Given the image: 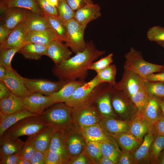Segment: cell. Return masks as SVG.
Wrapping results in <instances>:
<instances>
[{
	"label": "cell",
	"mask_w": 164,
	"mask_h": 164,
	"mask_svg": "<svg viewBox=\"0 0 164 164\" xmlns=\"http://www.w3.org/2000/svg\"><path fill=\"white\" fill-rule=\"evenodd\" d=\"M105 52L97 49L91 41L86 43L83 51L55 65L52 69L53 74L60 80L69 82L78 79L84 80L88 75L90 64Z\"/></svg>",
	"instance_id": "1"
},
{
	"label": "cell",
	"mask_w": 164,
	"mask_h": 164,
	"mask_svg": "<svg viewBox=\"0 0 164 164\" xmlns=\"http://www.w3.org/2000/svg\"><path fill=\"white\" fill-rule=\"evenodd\" d=\"M113 87L114 89L125 93L137 107L138 112L142 114L149 96L143 78L130 70L124 69L122 78Z\"/></svg>",
	"instance_id": "2"
},
{
	"label": "cell",
	"mask_w": 164,
	"mask_h": 164,
	"mask_svg": "<svg viewBox=\"0 0 164 164\" xmlns=\"http://www.w3.org/2000/svg\"><path fill=\"white\" fill-rule=\"evenodd\" d=\"M50 125L41 114H36L19 121L7 129L2 135L13 139L24 135L32 136Z\"/></svg>",
	"instance_id": "3"
},
{
	"label": "cell",
	"mask_w": 164,
	"mask_h": 164,
	"mask_svg": "<svg viewBox=\"0 0 164 164\" xmlns=\"http://www.w3.org/2000/svg\"><path fill=\"white\" fill-rule=\"evenodd\" d=\"M45 121L56 129L67 132L75 125L72 119V108L64 103L55 104L41 114Z\"/></svg>",
	"instance_id": "4"
},
{
	"label": "cell",
	"mask_w": 164,
	"mask_h": 164,
	"mask_svg": "<svg viewBox=\"0 0 164 164\" xmlns=\"http://www.w3.org/2000/svg\"><path fill=\"white\" fill-rule=\"evenodd\" d=\"M126 59L124 69L130 70L140 76L144 79L149 75L162 71L164 66L147 62L143 58L141 52L132 47L125 55Z\"/></svg>",
	"instance_id": "5"
},
{
	"label": "cell",
	"mask_w": 164,
	"mask_h": 164,
	"mask_svg": "<svg viewBox=\"0 0 164 164\" xmlns=\"http://www.w3.org/2000/svg\"><path fill=\"white\" fill-rule=\"evenodd\" d=\"M96 102L82 103L71 107L73 121L75 126L82 127L99 124L102 117Z\"/></svg>",
	"instance_id": "6"
},
{
	"label": "cell",
	"mask_w": 164,
	"mask_h": 164,
	"mask_svg": "<svg viewBox=\"0 0 164 164\" xmlns=\"http://www.w3.org/2000/svg\"><path fill=\"white\" fill-rule=\"evenodd\" d=\"M66 132L56 129L45 153L46 164H67L68 156L66 143Z\"/></svg>",
	"instance_id": "7"
},
{
	"label": "cell",
	"mask_w": 164,
	"mask_h": 164,
	"mask_svg": "<svg viewBox=\"0 0 164 164\" xmlns=\"http://www.w3.org/2000/svg\"><path fill=\"white\" fill-rule=\"evenodd\" d=\"M111 101L116 116L121 120L130 122L138 113L137 107L128 95L113 87L111 92Z\"/></svg>",
	"instance_id": "8"
},
{
	"label": "cell",
	"mask_w": 164,
	"mask_h": 164,
	"mask_svg": "<svg viewBox=\"0 0 164 164\" xmlns=\"http://www.w3.org/2000/svg\"><path fill=\"white\" fill-rule=\"evenodd\" d=\"M67 31L68 42L65 44L75 54L83 51L86 46L84 38L86 27L80 24L73 19L64 22Z\"/></svg>",
	"instance_id": "9"
},
{
	"label": "cell",
	"mask_w": 164,
	"mask_h": 164,
	"mask_svg": "<svg viewBox=\"0 0 164 164\" xmlns=\"http://www.w3.org/2000/svg\"><path fill=\"white\" fill-rule=\"evenodd\" d=\"M27 89L31 93L50 96L57 92L68 82L59 80L53 81L45 79H30L22 77Z\"/></svg>",
	"instance_id": "10"
},
{
	"label": "cell",
	"mask_w": 164,
	"mask_h": 164,
	"mask_svg": "<svg viewBox=\"0 0 164 164\" xmlns=\"http://www.w3.org/2000/svg\"><path fill=\"white\" fill-rule=\"evenodd\" d=\"M86 142L80 127L75 126L66 132V143L68 156L67 162L84 150Z\"/></svg>",
	"instance_id": "11"
},
{
	"label": "cell",
	"mask_w": 164,
	"mask_h": 164,
	"mask_svg": "<svg viewBox=\"0 0 164 164\" xmlns=\"http://www.w3.org/2000/svg\"><path fill=\"white\" fill-rule=\"evenodd\" d=\"M30 10L20 8H12L1 11L3 14L0 18V24L12 30L26 20Z\"/></svg>",
	"instance_id": "12"
},
{
	"label": "cell",
	"mask_w": 164,
	"mask_h": 164,
	"mask_svg": "<svg viewBox=\"0 0 164 164\" xmlns=\"http://www.w3.org/2000/svg\"><path fill=\"white\" fill-rule=\"evenodd\" d=\"M22 98L26 109L33 114H41L46 109L54 104L50 96L38 93H32Z\"/></svg>",
	"instance_id": "13"
},
{
	"label": "cell",
	"mask_w": 164,
	"mask_h": 164,
	"mask_svg": "<svg viewBox=\"0 0 164 164\" xmlns=\"http://www.w3.org/2000/svg\"><path fill=\"white\" fill-rule=\"evenodd\" d=\"M157 135L154 125H150L148 132L144 136L142 142L132 154L134 164H150L149 151L151 144Z\"/></svg>",
	"instance_id": "14"
},
{
	"label": "cell",
	"mask_w": 164,
	"mask_h": 164,
	"mask_svg": "<svg viewBox=\"0 0 164 164\" xmlns=\"http://www.w3.org/2000/svg\"><path fill=\"white\" fill-rule=\"evenodd\" d=\"M2 81L12 93L17 96L24 97L32 93L26 87L22 77L13 69L7 70Z\"/></svg>",
	"instance_id": "15"
},
{
	"label": "cell",
	"mask_w": 164,
	"mask_h": 164,
	"mask_svg": "<svg viewBox=\"0 0 164 164\" xmlns=\"http://www.w3.org/2000/svg\"><path fill=\"white\" fill-rule=\"evenodd\" d=\"M102 83L96 75L90 81L85 82L76 88L65 103L72 107L87 99L94 90Z\"/></svg>",
	"instance_id": "16"
},
{
	"label": "cell",
	"mask_w": 164,
	"mask_h": 164,
	"mask_svg": "<svg viewBox=\"0 0 164 164\" xmlns=\"http://www.w3.org/2000/svg\"><path fill=\"white\" fill-rule=\"evenodd\" d=\"M59 39L54 40L47 45L46 56L50 58L55 65L69 59L72 53L65 44Z\"/></svg>",
	"instance_id": "17"
},
{
	"label": "cell",
	"mask_w": 164,
	"mask_h": 164,
	"mask_svg": "<svg viewBox=\"0 0 164 164\" xmlns=\"http://www.w3.org/2000/svg\"><path fill=\"white\" fill-rule=\"evenodd\" d=\"M99 124L108 136L130 132V122L115 118H102Z\"/></svg>",
	"instance_id": "18"
},
{
	"label": "cell",
	"mask_w": 164,
	"mask_h": 164,
	"mask_svg": "<svg viewBox=\"0 0 164 164\" xmlns=\"http://www.w3.org/2000/svg\"><path fill=\"white\" fill-rule=\"evenodd\" d=\"M101 15L100 6L93 3L75 11L74 19L80 24L86 27L89 22L97 19Z\"/></svg>",
	"instance_id": "19"
},
{
	"label": "cell",
	"mask_w": 164,
	"mask_h": 164,
	"mask_svg": "<svg viewBox=\"0 0 164 164\" xmlns=\"http://www.w3.org/2000/svg\"><path fill=\"white\" fill-rule=\"evenodd\" d=\"M26 110L22 98L12 93L0 99V113L9 114Z\"/></svg>",
	"instance_id": "20"
},
{
	"label": "cell",
	"mask_w": 164,
	"mask_h": 164,
	"mask_svg": "<svg viewBox=\"0 0 164 164\" xmlns=\"http://www.w3.org/2000/svg\"><path fill=\"white\" fill-rule=\"evenodd\" d=\"M24 26L25 37L31 32L43 31L51 28L44 15L37 14L30 11L26 20L24 22Z\"/></svg>",
	"instance_id": "21"
},
{
	"label": "cell",
	"mask_w": 164,
	"mask_h": 164,
	"mask_svg": "<svg viewBox=\"0 0 164 164\" xmlns=\"http://www.w3.org/2000/svg\"><path fill=\"white\" fill-rule=\"evenodd\" d=\"M85 82L79 80L68 82L59 90L50 96L52 102L54 104L66 102L75 90Z\"/></svg>",
	"instance_id": "22"
},
{
	"label": "cell",
	"mask_w": 164,
	"mask_h": 164,
	"mask_svg": "<svg viewBox=\"0 0 164 164\" xmlns=\"http://www.w3.org/2000/svg\"><path fill=\"white\" fill-rule=\"evenodd\" d=\"M60 40L54 31L49 28L40 31H33L29 32L25 37L26 43L47 45L51 42Z\"/></svg>",
	"instance_id": "23"
},
{
	"label": "cell",
	"mask_w": 164,
	"mask_h": 164,
	"mask_svg": "<svg viewBox=\"0 0 164 164\" xmlns=\"http://www.w3.org/2000/svg\"><path fill=\"white\" fill-rule=\"evenodd\" d=\"M24 22L19 24L12 31L6 40L0 44V48H20L26 43Z\"/></svg>",
	"instance_id": "24"
},
{
	"label": "cell",
	"mask_w": 164,
	"mask_h": 164,
	"mask_svg": "<svg viewBox=\"0 0 164 164\" xmlns=\"http://www.w3.org/2000/svg\"><path fill=\"white\" fill-rule=\"evenodd\" d=\"M56 129L54 125H51L36 134L30 136L36 150L45 153L49 148L52 138Z\"/></svg>",
	"instance_id": "25"
},
{
	"label": "cell",
	"mask_w": 164,
	"mask_h": 164,
	"mask_svg": "<svg viewBox=\"0 0 164 164\" xmlns=\"http://www.w3.org/2000/svg\"><path fill=\"white\" fill-rule=\"evenodd\" d=\"M109 136L114 138L122 151L131 154L138 148L142 142L137 139L130 132L112 135Z\"/></svg>",
	"instance_id": "26"
},
{
	"label": "cell",
	"mask_w": 164,
	"mask_h": 164,
	"mask_svg": "<svg viewBox=\"0 0 164 164\" xmlns=\"http://www.w3.org/2000/svg\"><path fill=\"white\" fill-rule=\"evenodd\" d=\"M146 106L142 114L150 125H154L162 114L157 98L148 94Z\"/></svg>",
	"instance_id": "27"
},
{
	"label": "cell",
	"mask_w": 164,
	"mask_h": 164,
	"mask_svg": "<svg viewBox=\"0 0 164 164\" xmlns=\"http://www.w3.org/2000/svg\"><path fill=\"white\" fill-rule=\"evenodd\" d=\"M38 114H33L27 110L9 114L0 113V136L11 126L25 118Z\"/></svg>",
	"instance_id": "28"
},
{
	"label": "cell",
	"mask_w": 164,
	"mask_h": 164,
	"mask_svg": "<svg viewBox=\"0 0 164 164\" xmlns=\"http://www.w3.org/2000/svg\"><path fill=\"white\" fill-rule=\"evenodd\" d=\"M150 126L142 115L138 112L130 121V132L138 140L142 142Z\"/></svg>",
	"instance_id": "29"
},
{
	"label": "cell",
	"mask_w": 164,
	"mask_h": 164,
	"mask_svg": "<svg viewBox=\"0 0 164 164\" xmlns=\"http://www.w3.org/2000/svg\"><path fill=\"white\" fill-rule=\"evenodd\" d=\"M15 7L26 9L35 13L44 15L35 0H0V11Z\"/></svg>",
	"instance_id": "30"
},
{
	"label": "cell",
	"mask_w": 164,
	"mask_h": 164,
	"mask_svg": "<svg viewBox=\"0 0 164 164\" xmlns=\"http://www.w3.org/2000/svg\"><path fill=\"white\" fill-rule=\"evenodd\" d=\"M24 143L19 138H11L0 136V156H6L20 152Z\"/></svg>",
	"instance_id": "31"
},
{
	"label": "cell",
	"mask_w": 164,
	"mask_h": 164,
	"mask_svg": "<svg viewBox=\"0 0 164 164\" xmlns=\"http://www.w3.org/2000/svg\"><path fill=\"white\" fill-rule=\"evenodd\" d=\"M47 45L26 43L19 50L18 53L26 59L35 60H40L46 55Z\"/></svg>",
	"instance_id": "32"
},
{
	"label": "cell",
	"mask_w": 164,
	"mask_h": 164,
	"mask_svg": "<svg viewBox=\"0 0 164 164\" xmlns=\"http://www.w3.org/2000/svg\"><path fill=\"white\" fill-rule=\"evenodd\" d=\"M86 141L103 142L109 140L110 136L106 135L99 124L80 127Z\"/></svg>",
	"instance_id": "33"
},
{
	"label": "cell",
	"mask_w": 164,
	"mask_h": 164,
	"mask_svg": "<svg viewBox=\"0 0 164 164\" xmlns=\"http://www.w3.org/2000/svg\"><path fill=\"white\" fill-rule=\"evenodd\" d=\"M113 87L104 93L97 100L96 104L102 118L116 117L111 101V92Z\"/></svg>",
	"instance_id": "34"
},
{
	"label": "cell",
	"mask_w": 164,
	"mask_h": 164,
	"mask_svg": "<svg viewBox=\"0 0 164 164\" xmlns=\"http://www.w3.org/2000/svg\"><path fill=\"white\" fill-rule=\"evenodd\" d=\"M115 139L111 136L107 141L101 142V152L103 156L112 161L114 164H117L121 154V151Z\"/></svg>",
	"instance_id": "35"
},
{
	"label": "cell",
	"mask_w": 164,
	"mask_h": 164,
	"mask_svg": "<svg viewBox=\"0 0 164 164\" xmlns=\"http://www.w3.org/2000/svg\"><path fill=\"white\" fill-rule=\"evenodd\" d=\"M51 28L55 32L59 39L65 42H68L67 31L64 22L58 17L51 15H44Z\"/></svg>",
	"instance_id": "36"
},
{
	"label": "cell",
	"mask_w": 164,
	"mask_h": 164,
	"mask_svg": "<svg viewBox=\"0 0 164 164\" xmlns=\"http://www.w3.org/2000/svg\"><path fill=\"white\" fill-rule=\"evenodd\" d=\"M164 149V136L157 135L149 152L150 164H157L160 155Z\"/></svg>",
	"instance_id": "37"
},
{
	"label": "cell",
	"mask_w": 164,
	"mask_h": 164,
	"mask_svg": "<svg viewBox=\"0 0 164 164\" xmlns=\"http://www.w3.org/2000/svg\"><path fill=\"white\" fill-rule=\"evenodd\" d=\"M86 141L85 150L87 155L92 164H98L99 161L103 156L101 152V142Z\"/></svg>",
	"instance_id": "38"
},
{
	"label": "cell",
	"mask_w": 164,
	"mask_h": 164,
	"mask_svg": "<svg viewBox=\"0 0 164 164\" xmlns=\"http://www.w3.org/2000/svg\"><path fill=\"white\" fill-rule=\"evenodd\" d=\"M117 68L114 64H110L103 70L97 73V76L101 82L107 83L113 87L115 84Z\"/></svg>",
	"instance_id": "39"
},
{
	"label": "cell",
	"mask_w": 164,
	"mask_h": 164,
	"mask_svg": "<svg viewBox=\"0 0 164 164\" xmlns=\"http://www.w3.org/2000/svg\"><path fill=\"white\" fill-rule=\"evenodd\" d=\"M56 7L58 17L64 22L74 18L75 11L69 6L66 0H58Z\"/></svg>",
	"instance_id": "40"
},
{
	"label": "cell",
	"mask_w": 164,
	"mask_h": 164,
	"mask_svg": "<svg viewBox=\"0 0 164 164\" xmlns=\"http://www.w3.org/2000/svg\"><path fill=\"white\" fill-rule=\"evenodd\" d=\"M21 48H0V66L4 67L7 70L12 69L11 63L12 59L15 54L18 52Z\"/></svg>",
	"instance_id": "41"
},
{
	"label": "cell",
	"mask_w": 164,
	"mask_h": 164,
	"mask_svg": "<svg viewBox=\"0 0 164 164\" xmlns=\"http://www.w3.org/2000/svg\"><path fill=\"white\" fill-rule=\"evenodd\" d=\"M144 85L148 93L156 97H164V83L152 82L144 80Z\"/></svg>",
	"instance_id": "42"
},
{
	"label": "cell",
	"mask_w": 164,
	"mask_h": 164,
	"mask_svg": "<svg viewBox=\"0 0 164 164\" xmlns=\"http://www.w3.org/2000/svg\"><path fill=\"white\" fill-rule=\"evenodd\" d=\"M36 150L32 137L28 136L20 152L21 157L30 161Z\"/></svg>",
	"instance_id": "43"
},
{
	"label": "cell",
	"mask_w": 164,
	"mask_h": 164,
	"mask_svg": "<svg viewBox=\"0 0 164 164\" xmlns=\"http://www.w3.org/2000/svg\"><path fill=\"white\" fill-rule=\"evenodd\" d=\"M113 54L111 53L99 60L92 63L88 69L95 71L97 73L105 68L113 62Z\"/></svg>",
	"instance_id": "44"
},
{
	"label": "cell",
	"mask_w": 164,
	"mask_h": 164,
	"mask_svg": "<svg viewBox=\"0 0 164 164\" xmlns=\"http://www.w3.org/2000/svg\"><path fill=\"white\" fill-rule=\"evenodd\" d=\"M147 37L150 41L157 42H164V28L155 26L149 29Z\"/></svg>",
	"instance_id": "45"
},
{
	"label": "cell",
	"mask_w": 164,
	"mask_h": 164,
	"mask_svg": "<svg viewBox=\"0 0 164 164\" xmlns=\"http://www.w3.org/2000/svg\"><path fill=\"white\" fill-rule=\"evenodd\" d=\"M44 15H51L58 17L57 7L49 5L46 0H35Z\"/></svg>",
	"instance_id": "46"
},
{
	"label": "cell",
	"mask_w": 164,
	"mask_h": 164,
	"mask_svg": "<svg viewBox=\"0 0 164 164\" xmlns=\"http://www.w3.org/2000/svg\"><path fill=\"white\" fill-rule=\"evenodd\" d=\"M90 164L92 163L84 150L78 155L69 161L67 164Z\"/></svg>",
	"instance_id": "47"
},
{
	"label": "cell",
	"mask_w": 164,
	"mask_h": 164,
	"mask_svg": "<svg viewBox=\"0 0 164 164\" xmlns=\"http://www.w3.org/2000/svg\"><path fill=\"white\" fill-rule=\"evenodd\" d=\"M21 158L20 152L6 156H0V164H17Z\"/></svg>",
	"instance_id": "48"
},
{
	"label": "cell",
	"mask_w": 164,
	"mask_h": 164,
	"mask_svg": "<svg viewBox=\"0 0 164 164\" xmlns=\"http://www.w3.org/2000/svg\"><path fill=\"white\" fill-rule=\"evenodd\" d=\"M67 2L74 11L86 5L93 3L92 0H66Z\"/></svg>",
	"instance_id": "49"
},
{
	"label": "cell",
	"mask_w": 164,
	"mask_h": 164,
	"mask_svg": "<svg viewBox=\"0 0 164 164\" xmlns=\"http://www.w3.org/2000/svg\"><path fill=\"white\" fill-rule=\"evenodd\" d=\"M30 161L31 164H46L45 153L36 149Z\"/></svg>",
	"instance_id": "50"
},
{
	"label": "cell",
	"mask_w": 164,
	"mask_h": 164,
	"mask_svg": "<svg viewBox=\"0 0 164 164\" xmlns=\"http://www.w3.org/2000/svg\"><path fill=\"white\" fill-rule=\"evenodd\" d=\"M117 164H134L132 154L122 151Z\"/></svg>",
	"instance_id": "51"
},
{
	"label": "cell",
	"mask_w": 164,
	"mask_h": 164,
	"mask_svg": "<svg viewBox=\"0 0 164 164\" xmlns=\"http://www.w3.org/2000/svg\"><path fill=\"white\" fill-rule=\"evenodd\" d=\"M144 80L150 82L164 83V72H161L156 74H151L147 76Z\"/></svg>",
	"instance_id": "52"
},
{
	"label": "cell",
	"mask_w": 164,
	"mask_h": 164,
	"mask_svg": "<svg viewBox=\"0 0 164 164\" xmlns=\"http://www.w3.org/2000/svg\"><path fill=\"white\" fill-rule=\"evenodd\" d=\"M154 125L157 135L164 136V116L162 114Z\"/></svg>",
	"instance_id": "53"
},
{
	"label": "cell",
	"mask_w": 164,
	"mask_h": 164,
	"mask_svg": "<svg viewBox=\"0 0 164 164\" xmlns=\"http://www.w3.org/2000/svg\"><path fill=\"white\" fill-rule=\"evenodd\" d=\"M12 30L8 29L4 25L0 24V44L5 42Z\"/></svg>",
	"instance_id": "54"
},
{
	"label": "cell",
	"mask_w": 164,
	"mask_h": 164,
	"mask_svg": "<svg viewBox=\"0 0 164 164\" xmlns=\"http://www.w3.org/2000/svg\"><path fill=\"white\" fill-rule=\"evenodd\" d=\"M12 93L10 90L2 81H0V99L9 96Z\"/></svg>",
	"instance_id": "55"
},
{
	"label": "cell",
	"mask_w": 164,
	"mask_h": 164,
	"mask_svg": "<svg viewBox=\"0 0 164 164\" xmlns=\"http://www.w3.org/2000/svg\"><path fill=\"white\" fill-rule=\"evenodd\" d=\"M98 164H114V163L109 158L103 156L99 161Z\"/></svg>",
	"instance_id": "56"
},
{
	"label": "cell",
	"mask_w": 164,
	"mask_h": 164,
	"mask_svg": "<svg viewBox=\"0 0 164 164\" xmlns=\"http://www.w3.org/2000/svg\"><path fill=\"white\" fill-rule=\"evenodd\" d=\"M156 97L158 100L162 114L164 116V97Z\"/></svg>",
	"instance_id": "57"
},
{
	"label": "cell",
	"mask_w": 164,
	"mask_h": 164,
	"mask_svg": "<svg viewBox=\"0 0 164 164\" xmlns=\"http://www.w3.org/2000/svg\"><path fill=\"white\" fill-rule=\"evenodd\" d=\"M7 70L4 67L0 66V81H2L5 75Z\"/></svg>",
	"instance_id": "58"
},
{
	"label": "cell",
	"mask_w": 164,
	"mask_h": 164,
	"mask_svg": "<svg viewBox=\"0 0 164 164\" xmlns=\"http://www.w3.org/2000/svg\"><path fill=\"white\" fill-rule=\"evenodd\" d=\"M47 3L50 5L57 7L58 0H46Z\"/></svg>",
	"instance_id": "59"
},
{
	"label": "cell",
	"mask_w": 164,
	"mask_h": 164,
	"mask_svg": "<svg viewBox=\"0 0 164 164\" xmlns=\"http://www.w3.org/2000/svg\"><path fill=\"white\" fill-rule=\"evenodd\" d=\"M157 164H164V149L160 155Z\"/></svg>",
	"instance_id": "60"
},
{
	"label": "cell",
	"mask_w": 164,
	"mask_h": 164,
	"mask_svg": "<svg viewBox=\"0 0 164 164\" xmlns=\"http://www.w3.org/2000/svg\"><path fill=\"white\" fill-rule=\"evenodd\" d=\"M17 164H31V163L30 161L21 157Z\"/></svg>",
	"instance_id": "61"
},
{
	"label": "cell",
	"mask_w": 164,
	"mask_h": 164,
	"mask_svg": "<svg viewBox=\"0 0 164 164\" xmlns=\"http://www.w3.org/2000/svg\"><path fill=\"white\" fill-rule=\"evenodd\" d=\"M159 45L162 46L164 49V42H160L157 43ZM162 72H164V68Z\"/></svg>",
	"instance_id": "62"
}]
</instances>
